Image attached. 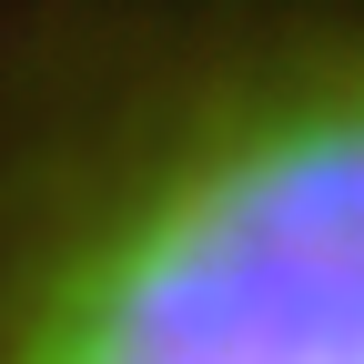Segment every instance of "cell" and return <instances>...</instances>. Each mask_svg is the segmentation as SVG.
I'll return each instance as SVG.
<instances>
[{
  "label": "cell",
  "mask_w": 364,
  "mask_h": 364,
  "mask_svg": "<svg viewBox=\"0 0 364 364\" xmlns=\"http://www.w3.org/2000/svg\"><path fill=\"white\" fill-rule=\"evenodd\" d=\"M0 364H364V21L0 31Z\"/></svg>",
  "instance_id": "obj_1"
}]
</instances>
